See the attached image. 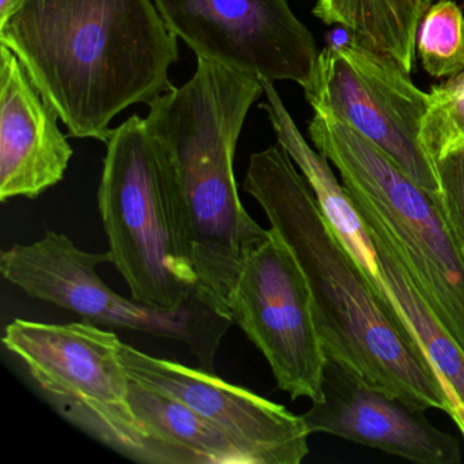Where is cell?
<instances>
[{"instance_id": "cell-4", "label": "cell", "mask_w": 464, "mask_h": 464, "mask_svg": "<svg viewBox=\"0 0 464 464\" xmlns=\"http://www.w3.org/2000/svg\"><path fill=\"white\" fill-rule=\"evenodd\" d=\"M308 134L347 191L379 219L426 303L464 350V259L437 195L338 119L314 113Z\"/></svg>"}, {"instance_id": "cell-1", "label": "cell", "mask_w": 464, "mask_h": 464, "mask_svg": "<svg viewBox=\"0 0 464 464\" xmlns=\"http://www.w3.org/2000/svg\"><path fill=\"white\" fill-rule=\"evenodd\" d=\"M243 188L305 274L325 355L372 387L450 417L444 385L422 347L344 248L284 146L252 154Z\"/></svg>"}, {"instance_id": "cell-10", "label": "cell", "mask_w": 464, "mask_h": 464, "mask_svg": "<svg viewBox=\"0 0 464 464\" xmlns=\"http://www.w3.org/2000/svg\"><path fill=\"white\" fill-rule=\"evenodd\" d=\"M169 31L197 58L259 80L305 88L316 42L287 0H154Z\"/></svg>"}, {"instance_id": "cell-3", "label": "cell", "mask_w": 464, "mask_h": 464, "mask_svg": "<svg viewBox=\"0 0 464 464\" xmlns=\"http://www.w3.org/2000/svg\"><path fill=\"white\" fill-rule=\"evenodd\" d=\"M263 93L259 78L198 58L191 80L150 102L146 116L198 297L227 319L246 255L270 235L244 208L233 170L246 115Z\"/></svg>"}, {"instance_id": "cell-13", "label": "cell", "mask_w": 464, "mask_h": 464, "mask_svg": "<svg viewBox=\"0 0 464 464\" xmlns=\"http://www.w3.org/2000/svg\"><path fill=\"white\" fill-rule=\"evenodd\" d=\"M55 108L24 64L0 47V200L36 199L63 180L72 151Z\"/></svg>"}, {"instance_id": "cell-8", "label": "cell", "mask_w": 464, "mask_h": 464, "mask_svg": "<svg viewBox=\"0 0 464 464\" xmlns=\"http://www.w3.org/2000/svg\"><path fill=\"white\" fill-rule=\"evenodd\" d=\"M303 89L314 113L354 130L439 197L436 165L420 143L429 93L414 85L401 64L347 34L344 42L323 48Z\"/></svg>"}, {"instance_id": "cell-18", "label": "cell", "mask_w": 464, "mask_h": 464, "mask_svg": "<svg viewBox=\"0 0 464 464\" xmlns=\"http://www.w3.org/2000/svg\"><path fill=\"white\" fill-rule=\"evenodd\" d=\"M420 143L433 162L450 150L464 148V72L431 86Z\"/></svg>"}, {"instance_id": "cell-6", "label": "cell", "mask_w": 464, "mask_h": 464, "mask_svg": "<svg viewBox=\"0 0 464 464\" xmlns=\"http://www.w3.org/2000/svg\"><path fill=\"white\" fill-rule=\"evenodd\" d=\"M2 342L67 422L138 463L172 464L132 409L115 334L89 322L15 319Z\"/></svg>"}, {"instance_id": "cell-9", "label": "cell", "mask_w": 464, "mask_h": 464, "mask_svg": "<svg viewBox=\"0 0 464 464\" xmlns=\"http://www.w3.org/2000/svg\"><path fill=\"white\" fill-rule=\"evenodd\" d=\"M229 319L265 355L279 390L292 399L323 398L325 355L311 289L276 230L246 255L229 301Z\"/></svg>"}, {"instance_id": "cell-14", "label": "cell", "mask_w": 464, "mask_h": 464, "mask_svg": "<svg viewBox=\"0 0 464 464\" xmlns=\"http://www.w3.org/2000/svg\"><path fill=\"white\" fill-rule=\"evenodd\" d=\"M352 198L368 229L346 238L344 248L377 295L401 314L422 347L450 399V418L464 437V350L426 303L379 219L357 198Z\"/></svg>"}, {"instance_id": "cell-16", "label": "cell", "mask_w": 464, "mask_h": 464, "mask_svg": "<svg viewBox=\"0 0 464 464\" xmlns=\"http://www.w3.org/2000/svg\"><path fill=\"white\" fill-rule=\"evenodd\" d=\"M434 0H316L314 15L339 25L361 45L392 58L407 72L415 62L418 26Z\"/></svg>"}, {"instance_id": "cell-15", "label": "cell", "mask_w": 464, "mask_h": 464, "mask_svg": "<svg viewBox=\"0 0 464 464\" xmlns=\"http://www.w3.org/2000/svg\"><path fill=\"white\" fill-rule=\"evenodd\" d=\"M130 399L138 420L172 464H254L218 426L175 396L131 379Z\"/></svg>"}, {"instance_id": "cell-5", "label": "cell", "mask_w": 464, "mask_h": 464, "mask_svg": "<svg viewBox=\"0 0 464 464\" xmlns=\"http://www.w3.org/2000/svg\"><path fill=\"white\" fill-rule=\"evenodd\" d=\"M99 210L113 265L131 297L176 309L200 301L198 281L176 227L167 179L146 118L113 129ZM205 304V303H203Z\"/></svg>"}, {"instance_id": "cell-20", "label": "cell", "mask_w": 464, "mask_h": 464, "mask_svg": "<svg viewBox=\"0 0 464 464\" xmlns=\"http://www.w3.org/2000/svg\"><path fill=\"white\" fill-rule=\"evenodd\" d=\"M23 0H0V23H4Z\"/></svg>"}, {"instance_id": "cell-7", "label": "cell", "mask_w": 464, "mask_h": 464, "mask_svg": "<svg viewBox=\"0 0 464 464\" xmlns=\"http://www.w3.org/2000/svg\"><path fill=\"white\" fill-rule=\"evenodd\" d=\"M108 262H112L110 251H82L66 235L47 230L36 243L5 249L0 271L29 297L80 314L93 324L184 342L200 366L214 372V358L232 320L202 301L167 309L123 297L97 274V266Z\"/></svg>"}, {"instance_id": "cell-19", "label": "cell", "mask_w": 464, "mask_h": 464, "mask_svg": "<svg viewBox=\"0 0 464 464\" xmlns=\"http://www.w3.org/2000/svg\"><path fill=\"white\" fill-rule=\"evenodd\" d=\"M434 165L440 183L437 199L464 259V148L444 154Z\"/></svg>"}, {"instance_id": "cell-21", "label": "cell", "mask_w": 464, "mask_h": 464, "mask_svg": "<svg viewBox=\"0 0 464 464\" xmlns=\"http://www.w3.org/2000/svg\"><path fill=\"white\" fill-rule=\"evenodd\" d=\"M463 6H464V0H463Z\"/></svg>"}, {"instance_id": "cell-17", "label": "cell", "mask_w": 464, "mask_h": 464, "mask_svg": "<svg viewBox=\"0 0 464 464\" xmlns=\"http://www.w3.org/2000/svg\"><path fill=\"white\" fill-rule=\"evenodd\" d=\"M415 50L430 77L450 78L464 72V13L456 0H437L426 10Z\"/></svg>"}, {"instance_id": "cell-12", "label": "cell", "mask_w": 464, "mask_h": 464, "mask_svg": "<svg viewBox=\"0 0 464 464\" xmlns=\"http://www.w3.org/2000/svg\"><path fill=\"white\" fill-rule=\"evenodd\" d=\"M425 411L327 357L322 401H312L303 418L311 434H331L412 463H460L459 440L436 428Z\"/></svg>"}, {"instance_id": "cell-11", "label": "cell", "mask_w": 464, "mask_h": 464, "mask_svg": "<svg viewBox=\"0 0 464 464\" xmlns=\"http://www.w3.org/2000/svg\"><path fill=\"white\" fill-rule=\"evenodd\" d=\"M121 357L132 380L184 401L218 426L254 464H300L308 456L311 433L303 415L213 372L153 357L124 342Z\"/></svg>"}, {"instance_id": "cell-2", "label": "cell", "mask_w": 464, "mask_h": 464, "mask_svg": "<svg viewBox=\"0 0 464 464\" xmlns=\"http://www.w3.org/2000/svg\"><path fill=\"white\" fill-rule=\"evenodd\" d=\"M178 40L154 0H23L0 23L70 137L104 143L119 113L175 88Z\"/></svg>"}]
</instances>
